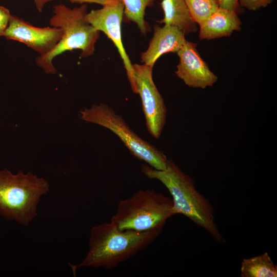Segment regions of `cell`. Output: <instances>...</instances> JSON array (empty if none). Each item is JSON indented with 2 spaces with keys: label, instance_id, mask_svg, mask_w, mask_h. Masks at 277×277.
<instances>
[{
  "label": "cell",
  "instance_id": "cell-1",
  "mask_svg": "<svg viewBox=\"0 0 277 277\" xmlns=\"http://www.w3.org/2000/svg\"><path fill=\"white\" fill-rule=\"evenodd\" d=\"M141 171L148 178L158 180L166 187L171 195L176 214H181L190 219L207 231L217 243H225L215 222L213 206L197 190L193 179L172 159L168 160L164 170L142 164Z\"/></svg>",
  "mask_w": 277,
  "mask_h": 277
},
{
  "label": "cell",
  "instance_id": "cell-2",
  "mask_svg": "<svg viewBox=\"0 0 277 277\" xmlns=\"http://www.w3.org/2000/svg\"><path fill=\"white\" fill-rule=\"evenodd\" d=\"M162 231H136L120 229L111 221L92 227L89 250L75 268H114L151 244Z\"/></svg>",
  "mask_w": 277,
  "mask_h": 277
},
{
  "label": "cell",
  "instance_id": "cell-3",
  "mask_svg": "<svg viewBox=\"0 0 277 277\" xmlns=\"http://www.w3.org/2000/svg\"><path fill=\"white\" fill-rule=\"evenodd\" d=\"M53 12L49 24L52 27L61 28L63 31L62 37L49 52L37 57L36 63L46 73L54 74L56 72L52 63L54 57L67 51L74 49L80 50L81 56L83 57L93 55L100 31L86 20L88 13L86 4L73 9L58 4L53 6Z\"/></svg>",
  "mask_w": 277,
  "mask_h": 277
},
{
  "label": "cell",
  "instance_id": "cell-4",
  "mask_svg": "<svg viewBox=\"0 0 277 277\" xmlns=\"http://www.w3.org/2000/svg\"><path fill=\"white\" fill-rule=\"evenodd\" d=\"M49 190L47 180L31 172L0 170V215L27 226L36 216L41 198Z\"/></svg>",
  "mask_w": 277,
  "mask_h": 277
},
{
  "label": "cell",
  "instance_id": "cell-5",
  "mask_svg": "<svg viewBox=\"0 0 277 277\" xmlns=\"http://www.w3.org/2000/svg\"><path fill=\"white\" fill-rule=\"evenodd\" d=\"M175 214L171 197L152 189L140 190L118 202L110 221L121 230L162 231Z\"/></svg>",
  "mask_w": 277,
  "mask_h": 277
},
{
  "label": "cell",
  "instance_id": "cell-6",
  "mask_svg": "<svg viewBox=\"0 0 277 277\" xmlns=\"http://www.w3.org/2000/svg\"><path fill=\"white\" fill-rule=\"evenodd\" d=\"M82 120L104 127L116 135L137 159L160 170L166 168L168 160L164 153L143 140L129 127L123 117L106 104H94L80 110Z\"/></svg>",
  "mask_w": 277,
  "mask_h": 277
},
{
  "label": "cell",
  "instance_id": "cell-7",
  "mask_svg": "<svg viewBox=\"0 0 277 277\" xmlns=\"http://www.w3.org/2000/svg\"><path fill=\"white\" fill-rule=\"evenodd\" d=\"M136 93L141 97L147 130L158 139L166 123L167 109L164 99L152 77L153 67L145 64H133Z\"/></svg>",
  "mask_w": 277,
  "mask_h": 277
},
{
  "label": "cell",
  "instance_id": "cell-8",
  "mask_svg": "<svg viewBox=\"0 0 277 277\" xmlns=\"http://www.w3.org/2000/svg\"><path fill=\"white\" fill-rule=\"evenodd\" d=\"M124 6L121 0L111 4L92 9L86 14L87 22L99 31L104 32L116 48L123 61L132 90L136 93L134 71L132 64L123 45L121 24L124 17Z\"/></svg>",
  "mask_w": 277,
  "mask_h": 277
},
{
  "label": "cell",
  "instance_id": "cell-9",
  "mask_svg": "<svg viewBox=\"0 0 277 277\" xmlns=\"http://www.w3.org/2000/svg\"><path fill=\"white\" fill-rule=\"evenodd\" d=\"M62 35L63 31L60 28L36 27L11 15L4 36L7 39L24 43L41 56L52 50L60 41Z\"/></svg>",
  "mask_w": 277,
  "mask_h": 277
},
{
  "label": "cell",
  "instance_id": "cell-10",
  "mask_svg": "<svg viewBox=\"0 0 277 277\" xmlns=\"http://www.w3.org/2000/svg\"><path fill=\"white\" fill-rule=\"evenodd\" d=\"M176 53L179 63L175 73L186 85L205 89L217 82V76L200 56L196 43L186 41Z\"/></svg>",
  "mask_w": 277,
  "mask_h": 277
},
{
  "label": "cell",
  "instance_id": "cell-11",
  "mask_svg": "<svg viewBox=\"0 0 277 277\" xmlns=\"http://www.w3.org/2000/svg\"><path fill=\"white\" fill-rule=\"evenodd\" d=\"M153 29V36L147 49L141 55V62L153 68L162 55L176 53L187 41L184 32L174 25L164 24L161 27L155 25Z\"/></svg>",
  "mask_w": 277,
  "mask_h": 277
},
{
  "label": "cell",
  "instance_id": "cell-12",
  "mask_svg": "<svg viewBox=\"0 0 277 277\" xmlns=\"http://www.w3.org/2000/svg\"><path fill=\"white\" fill-rule=\"evenodd\" d=\"M242 22L234 11L219 7L208 18L199 25L200 39L210 40L229 36L240 31Z\"/></svg>",
  "mask_w": 277,
  "mask_h": 277
},
{
  "label": "cell",
  "instance_id": "cell-13",
  "mask_svg": "<svg viewBox=\"0 0 277 277\" xmlns=\"http://www.w3.org/2000/svg\"><path fill=\"white\" fill-rule=\"evenodd\" d=\"M161 7L164 17L160 23L174 25L185 34L197 31V24L190 17L185 0H162Z\"/></svg>",
  "mask_w": 277,
  "mask_h": 277
},
{
  "label": "cell",
  "instance_id": "cell-14",
  "mask_svg": "<svg viewBox=\"0 0 277 277\" xmlns=\"http://www.w3.org/2000/svg\"><path fill=\"white\" fill-rule=\"evenodd\" d=\"M241 277H276L277 265L268 252L244 259L240 268Z\"/></svg>",
  "mask_w": 277,
  "mask_h": 277
},
{
  "label": "cell",
  "instance_id": "cell-15",
  "mask_svg": "<svg viewBox=\"0 0 277 277\" xmlns=\"http://www.w3.org/2000/svg\"><path fill=\"white\" fill-rule=\"evenodd\" d=\"M124 6L125 21L132 22L137 25L142 33L145 35L150 28L145 19V11L152 7L156 0H121Z\"/></svg>",
  "mask_w": 277,
  "mask_h": 277
},
{
  "label": "cell",
  "instance_id": "cell-16",
  "mask_svg": "<svg viewBox=\"0 0 277 277\" xmlns=\"http://www.w3.org/2000/svg\"><path fill=\"white\" fill-rule=\"evenodd\" d=\"M185 2L191 19L199 25L219 7L217 0H185Z\"/></svg>",
  "mask_w": 277,
  "mask_h": 277
},
{
  "label": "cell",
  "instance_id": "cell-17",
  "mask_svg": "<svg viewBox=\"0 0 277 277\" xmlns=\"http://www.w3.org/2000/svg\"><path fill=\"white\" fill-rule=\"evenodd\" d=\"M35 7L37 11L41 12L45 4L53 0H33ZM72 3L78 4L95 3L102 6L111 4L115 2L117 0H68Z\"/></svg>",
  "mask_w": 277,
  "mask_h": 277
},
{
  "label": "cell",
  "instance_id": "cell-18",
  "mask_svg": "<svg viewBox=\"0 0 277 277\" xmlns=\"http://www.w3.org/2000/svg\"><path fill=\"white\" fill-rule=\"evenodd\" d=\"M274 0H239L242 8L249 10L255 11L270 4Z\"/></svg>",
  "mask_w": 277,
  "mask_h": 277
},
{
  "label": "cell",
  "instance_id": "cell-19",
  "mask_svg": "<svg viewBox=\"0 0 277 277\" xmlns=\"http://www.w3.org/2000/svg\"><path fill=\"white\" fill-rule=\"evenodd\" d=\"M11 15L9 10L0 6V36H4Z\"/></svg>",
  "mask_w": 277,
  "mask_h": 277
},
{
  "label": "cell",
  "instance_id": "cell-20",
  "mask_svg": "<svg viewBox=\"0 0 277 277\" xmlns=\"http://www.w3.org/2000/svg\"><path fill=\"white\" fill-rule=\"evenodd\" d=\"M220 8L234 11L238 14L242 8L239 4V0H217Z\"/></svg>",
  "mask_w": 277,
  "mask_h": 277
}]
</instances>
